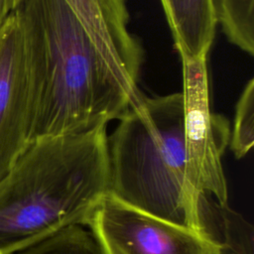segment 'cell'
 <instances>
[{
    "label": "cell",
    "mask_w": 254,
    "mask_h": 254,
    "mask_svg": "<svg viewBox=\"0 0 254 254\" xmlns=\"http://www.w3.org/2000/svg\"><path fill=\"white\" fill-rule=\"evenodd\" d=\"M33 88V141L118 120L137 99L120 84L64 0L18 8Z\"/></svg>",
    "instance_id": "1"
},
{
    "label": "cell",
    "mask_w": 254,
    "mask_h": 254,
    "mask_svg": "<svg viewBox=\"0 0 254 254\" xmlns=\"http://www.w3.org/2000/svg\"><path fill=\"white\" fill-rule=\"evenodd\" d=\"M108 192L107 124L35 139L0 179V254L84 225Z\"/></svg>",
    "instance_id": "2"
},
{
    "label": "cell",
    "mask_w": 254,
    "mask_h": 254,
    "mask_svg": "<svg viewBox=\"0 0 254 254\" xmlns=\"http://www.w3.org/2000/svg\"><path fill=\"white\" fill-rule=\"evenodd\" d=\"M108 136L109 192L160 218L208 232L203 196L186 175L185 105L182 91L139 93Z\"/></svg>",
    "instance_id": "3"
},
{
    "label": "cell",
    "mask_w": 254,
    "mask_h": 254,
    "mask_svg": "<svg viewBox=\"0 0 254 254\" xmlns=\"http://www.w3.org/2000/svg\"><path fill=\"white\" fill-rule=\"evenodd\" d=\"M101 254H218L219 243L132 206L108 192L84 222Z\"/></svg>",
    "instance_id": "4"
},
{
    "label": "cell",
    "mask_w": 254,
    "mask_h": 254,
    "mask_svg": "<svg viewBox=\"0 0 254 254\" xmlns=\"http://www.w3.org/2000/svg\"><path fill=\"white\" fill-rule=\"evenodd\" d=\"M206 58L182 61L185 105L186 175L200 195L211 194L216 203H228L222 156L229 145L227 119L210 109Z\"/></svg>",
    "instance_id": "5"
},
{
    "label": "cell",
    "mask_w": 254,
    "mask_h": 254,
    "mask_svg": "<svg viewBox=\"0 0 254 254\" xmlns=\"http://www.w3.org/2000/svg\"><path fill=\"white\" fill-rule=\"evenodd\" d=\"M32 141V75L17 9L0 28V179Z\"/></svg>",
    "instance_id": "6"
},
{
    "label": "cell",
    "mask_w": 254,
    "mask_h": 254,
    "mask_svg": "<svg viewBox=\"0 0 254 254\" xmlns=\"http://www.w3.org/2000/svg\"><path fill=\"white\" fill-rule=\"evenodd\" d=\"M106 65L136 99L144 59L140 41L129 31L127 0H64Z\"/></svg>",
    "instance_id": "7"
},
{
    "label": "cell",
    "mask_w": 254,
    "mask_h": 254,
    "mask_svg": "<svg viewBox=\"0 0 254 254\" xmlns=\"http://www.w3.org/2000/svg\"><path fill=\"white\" fill-rule=\"evenodd\" d=\"M181 60L207 59L217 19L213 0H160Z\"/></svg>",
    "instance_id": "8"
},
{
    "label": "cell",
    "mask_w": 254,
    "mask_h": 254,
    "mask_svg": "<svg viewBox=\"0 0 254 254\" xmlns=\"http://www.w3.org/2000/svg\"><path fill=\"white\" fill-rule=\"evenodd\" d=\"M217 24L228 42L254 56V0H213Z\"/></svg>",
    "instance_id": "9"
},
{
    "label": "cell",
    "mask_w": 254,
    "mask_h": 254,
    "mask_svg": "<svg viewBox=\"0 0 254 254\" xmlns=\"http://www.w3.org/2000/svg\"><path fill=\"white\" fill-rule=\"evenodd\" d=\"M219 216L221 241L218 254H254V227L228 203H214Z\"/></svg>",
    "instance_id": "10"
},
{
    "label": "cell",
    "mask_w": 254,
    "mask_h": 254,
    "mask_svg": "<svg viewBox=\"0 0 254 254\" xmlns=\"http://www.w3.org/2000/svg\"><path fill=\"white\" fill-rule=\"evenodd\" d=\"M17 254H101L88 229L81 224L64 228Z\"/></svg>",
    "instance_id": "11"
},
{
    "label": "cell",
    "mask_w": 254,
    "mask_h": 254,
    "mask_svg": "<svg viewBox=\"0 0 254 254\" xmlns=\"http://www.w3.org/2000/svg\"><path fill=\"white\" fill-rule=\"evenodd\" d=\"M254 144V79L245 84L235 106L229 148L236 159L245 157Z\"/></svg>",
    "instance_id": "12"
},
{
    "label": "cell",
    "mask_w": 254,
    "mask_h": 254,
    "mask_svg": "<svg viewBox=\"0 0 254 254\" xmlns=\"http://www.w3.org/2000/svg\"><path fill=\"white\" fill-rule=\"evenodd\" d=\"M24 2V0H0V28L7 18L13 14Z\"/></svg>",
    "instance_id": "13"
}]
</instances>
